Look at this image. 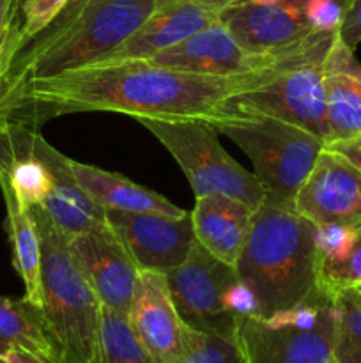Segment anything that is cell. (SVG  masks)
<instances>
[{
    "label": "cell",
    "instance_id": "cell-1",
    "mask_svg": "<svg viewBox=\"0 0 361 363\" xmlns=\"http://www.w3.org/2000/svg\"><path fill=\"white\" fill-rule=\"evenodd\" d=\"M280 73L283 71L207 77L151 60L96 62L9 89L0 101V123L38 128L66 113L110 112L137 121H204L216 130L232 117L223 112L227 99L260 87Z\"/></svg>",
    "mask_w": 361,
    "mask_h": 363
},
{
    "label": "cell",
    "instance_id": "cell-2",
    "mask_svg": "<svg viewBox=\"0 0 361 363\" xmlns=\"http://www.w3.org/2000/svg\"><path fill=\"white\" fill-rule=\"evenodd\" d=\"M234 269L253 293L258 319L304 303L319 293L315 225L294 206L265 199Z\"/></svg>",
    "mask_w": 361,
    "mask_h": 363
},
{
    "label": "cell",
    "instance_id": "cell-3",
    "mask_svg": "<svg viewBox=\"0 0 361 363\" xmlns=\"http://www.w3.org/2000/svg\"><path fill=\"white\" fill-rule=\"evenodd\" d=\"M41 238V312L59 363L103 362V305L42 206L30 208Z\"/></svg>",
    "mask_w": 361,
    "mask_h": 363
},
{
    "label": "cell",
    "instance_id": "cell-4",
    "mask_svg": "<svg viewBox=\"0 0 361 363\" xmlns=\"http://www.w3.org/2000/svg\"><path fill=\"white\" fill-rule=\"evenodd\" d=\"M216 131L251 160L268 201L289 206H294L301 184L326 147V142L310 131L260 113H232Z\"/></svg>",
    "mask_w": 361,
    "mask_h": 363
},
{
    "label": "cell",
    "instance_id": "cell-5",
    "mask_svg": "<svg viewBox=\"0 0 361 363\" xmlns=\"http://www.w3.org/2000/svg\"><path fill=\"white\" fill-rule=\"evenodd\" d=\"M156 2L158 0H94L62 35L6 78L4 94L23 82L55 77L105 59L138 30Z\"/></svg>",
    "mask_w": 361,
    "mask_h": 363
},
{
    "label": "cell",
    "instance_id": "cell-6",
    "mask_svg": "<svg viewBox=\"0 0 361 363\" xmlns=\"http://www.w3.org/2000/svg\"><path fill=\"white\" fill-rule=\"evenodd\" d=\"M173 156L186 174L195 197L222 194L239 199L253 209L268 199L253 172L241 167L216 138L218 131L204 121L138 119Z\"/></svg>",
    "mask_w": 361,
    "mask_h": 363
},
{
    "label": "cell",
    "instance_id": "cell-7",
    "mask_svg": "<svg viewBox=\"0 0 361 363\" xmlns=\"http://www.w3.org/2000/svg\"><path fill=\"white\" fill-rule=\"evenodd\" d=\"M227 113H260L310 131L329 145L324 60L292 67L223 103Z\"/></svg>",
    "mask_w": 361,
    "mask_h": 363
},
{
    "label": "cell",
    "instance_id": "cell-8",
    "mask_svg": "<svg viewBox=\"0 0 361 363\" xmlns=\"http://www.w3.org/2000/svg\"><path fill=\"white\" fill-rule=\"evenodd\" d=\"M236 279L234 266L216 259L198 241L186 261L166 273L172 300L184 325L227 339H236L241 321L223 303L227 287Z\"/></svg>",
    "mask_w": 361,
    "mask_h": 363
},
{
    "label": "cell",
    "instance_id": "cell-9",
    "mask_svg": "<svg viewBox=\"0 0 361 363\" xmlns=\"http://www.w3.org/2000/svg\"><path fill=\"white\" fill-rule=\"evenodd\" d=\"M294 208L314 225H345L361 230V167L326 145L301 184Z\"/></svg>",
    "mask_w": 361,
    "mask_h": 363
},
{
    "label": "cell",
    "instance_id": "cell-10",
    "mask_svg": "<svg viewBox=\"0 0 361 363\" xmlns=\"http://www.w3.org/2000/svg\"><path fill=\"white\" fill-rule=\"evenodd\" d=\"M67 247L103 307L130 314L140 272L108 222L76 234L67 240Z\"/></svg>",
    "mask_w": 361,
    "mask_h": 363
},
{
    "label": "cell",
    "instance_id": "cell-11",
    "mask_svg": "<svg viewBox=\"0 0 361 363\" xmlns=\"http://www.w3.org/2000/svg\"><path fill=\"white\" fill-rule=\"evenodd\" d=\"M105 216L133 257L138 272L166 275L186 261L197 241L191 213L168 216L106 209Z\"/></svg>",
    "mask_w": 361,
    "mask_h": 363
},
{
    "label": "cell",
    "instance_id": "cell-12",
    "mask_svg": "<svg viewBox=\"0 0 361 363\" xmlns=\"http://www.w3.org/2000/svg\"><path fill=\"white\" fill-rule=\"evenodd\" d=\"M335 301L311 328L275 326L258 318H244L237 342L244 363H328L335 346Z\"/></svg>",
    "mask_w": 361,
    "mask_h": 363
},
{
    "label": "cell",
    "instance_id": "cell-13",
    "mask_svg": "<svg viewBox=\"0 0 361 363\" xmlns=\"http://www.w3.org/2000/svg\"><path fill=\"white\" fill-rule=\"evenodd\" d=\"M127 321L158 363H173L184 351L188 326L177 312L165 273H138Z\"/></svg>",
    "mask_w": 361,
    "mask_h": 363
},
{
    "label": "cell",
    "instance_id": "cell-14",
    "mask_svg": "<svg viewBox=\"0 0 361 363\" xmlns=\"http://www.w3.org/2000/svg\"><path fill=\"white\" fill-rule=\"evenodd\" d=\"M219 20L251 52H268L317 34L310 25V0L243 4L222 11Z\"/></svg>",
    "mask_w": 361,
    "mask_h": 363
},
{
    "label": "cell",
    "instance_id": "cell-15",
    "mask_svg": "<svg viewBox=\"0 0 361 363\" xmlns=\"http://www.w3.org/2000/svg\"><path fill=\"white\" fill-rule=\"evenodd\" d=\"M216 20L219 11L202 0H158L138 30L98 62L149 60Z\"/></svg>",
    "mask_w": 361,
    "mask_h": 363
},
{
    "label": "cell",
    "instance_id": "cell-16",
    "mask_svg": "<svg viewBox=\"0 0 361 363\" xmlns=\"http://www.w3.org/2000/svg\"><path fill=\"white\" fill-rule=\"evenodd\" d=\"M25 126L28 145L38 152L48 165L53 176V186L42 208L52 218L53 225L59 229L66 240L76 234L85 233L91 227L103 223L106 220L105 209L76 183L69 169V158L48 144L39 133L38 128Z\"/></svg>",
    "mask_w": 361,
    "mask_h": 363
},
{
    "label": "cell",
    "instance_id": "cell-17",
    "mask_svg": "<svg viewBox=\"0 0 361 363\" xmlns=\"http://www.w3.org/2000/svg\"><path fill=\"white\" fill-rule=\"evenodd\" d=\"M335 39L324 60L329 147L361 140V64Z\"/></svg>",
    "mask_w": 361,
    "mask_h": 363
},
{
    "label": "cell",
    "instance_id": "cell-18",
    "mask_svg": "<svg viewBox=\"0 0 361 363\" xmlns=\"http://www.w3.org/2000/svg\"><path fill=\"white\" fill-rule=\"evenodd\" d=\"M255 209L239 199L222 194L195 197L191 211L195 240L216 259L236 266L246 243Z\"/></svg>",
    "mask_w": 361,
    "mask_h": 363
},
{
    "label": "cell",
    "instance_id": "cell-19",
    "mask_svg": "<svg viewBox=\"0 0 361 363\" xmlns=\"http://www.w3.org/2000/svg\"><path fill=\"white\" fill-rule=\"evenodd\" d=\"M69 169L76 183L101 206L103 209L124 213H159L168 216H184L188 211L172 204L168 199L149 188L133 183L120 174L108 172L94 165L69 158Z\"/></svg>",
    "mask_w": 361,
    "mask_h": 363
},
{
    "label": "cell",
    "instance_id": "cell-20",
    "mask_svg": "<svg viewBox=\"0 0 361 363\" xmlns=\"http://www.w3.org/2000/svg\"><path fill=\"white\" fill-rule=\"evenodd\" d=\"M0 191L6 204V229L13 247V266L25 286V300L41 305V238L30 208L21 204L0 174Z\"/></svg>",
    "mask_w": 361,
    "mask_h": 363
},
{
    "label": "cell",
    "instance_id": "cell-21",
    "mask_svg": "<svg viewBox=\"0 0 361 363\" xmlns=\"http://www.w3.org/2000/svg\"><path fill=\"white\" fill-rule=\"evenodd\" d=\"M9 350H25L59 363L46 335L41 312L25 298L0 296V357Z\"/></svg>",
    "mask_w": 361,
    "mask_h": 363
},
{
    "label": "cell",
    "instance_id": "cell-22",
    "mask_svg": "<svg viewBox=\"0 0 361 363\" xmlns=\"http://www.w3.org/2000/svg\"><path fill=\"white\" fill-rule=\"evenodd\" d=\"M333 301L336 308L333 358L336 363H361V291H340Z\"/></svg>",
    "mask_w": 361,
    "mask_h": 363
},
{
    "label": "cell",
    "instance_id": "cell-23",
    "mask_svg": "<svg viewBox=\"0 0 361 363\" xmlns=\"http://www.w3.org/2000/svg\"><path fill=\"white\" fill-rule=\"evenodd\" d=\"M101 337V363H158L134 335L127 315L103 307Z\"/></svg>",
    "mask_w": 361,
    "mask_h": 363
},
{
    "label": "cell",
    "instance_id": "cell-24",
    "mask_svg": "<svg viewBox=\"0 0 361 363\" xmlns=\"http://www.w3.org/2000/svg\"><path fill=\"white\" fill-rule=\"evenodd\" d=\"M92 2H94V0H67L66 6L60 9V13L57 14L39 34H35L34 38H30L27 43H23V45L16 50V53L11 57L6 69V78L9 77V74L16 73L18 69H21L25 64L30 62L35 55H39L46 46L52 45L59 35H62L64 32L81 16V13H84Z\"/></svg>",
    "mask_w": 361,
    "mask_h": 363
},
{
    "label": "cell",
    "instance_id": "cell-25",
    "mask_svg": "<svg viewBox=\"0 0 361 363\" xmlns=\"http://www.w3.org/2000/svg\"><path fill=\"white\" fill-rule=\"evenodd\" d=\"M173 363H244L237 339L197 332L188 326L184 351Z\"/></svg>",
    "mask_w": 361,
    "mask_h": 363
},
{
    "label": "cell",
    "instance_id": "cell-26",
    "mask_svg": "<svg viewBox=\"0 0 361 363\" xmlns=\"http://www.w3.org/2000/svg\"><path fill=\"white\" fill-rule=\"evenodd\" d=\"M67 0H20V20L14 18L7 46V64L23 43L42 30L57 14L60 13Z\"/></svg>",
    "mask_w": 361,
    "mask_h": 363
},
{
    "label": "cell",
    "instance_id": "cell-27",
    "mask_svg": "<svg viewBox=\"0 0 361 363\" xmlns=\"http://www.w3.org/2000/svg\"><path fill=\"white\" fill-rule=\"evenodd\" d=\"M361 286V230L343 257L319 261V289L329 298Z\"/></svg>",
    "mask_w": 361,
    "mask_h": 363
},
{
    "label": "cell",
    "instance_id": "cell-28",
    "mask_svg": "<svg viewBox=\"0 0 361 363\" xmlns=\"http://www.w3.org/2000/svg\"><path fill=\"white\" fill-rule=\"evenodd\" d=\"M360 230L345 225H315V247L319 261L340 259L349 252Z\"/></svg>",
    "mask_w": 361,
    "mask_h": 363
},
{
    "label": "cell",
    "instance_id": "cell-29",
    "mask_svg": "<svg viewBox=\"0 0 361 363\" xmlns=\"http://www.w3.org/2000/svg\"><path fill=\"white\" fill-rule=\"evenodd\" d=\"M223 303L234 318H258L257 300H255L253 293L248 289L246 284L241 282L239 279H236L227 287L225 294H223Z\"/></svg>",
    "mask_w": 361,
    "mask_h": 363
},
{
    "label": "cell",
    "instance_id": "cell-30",
    "mask_svg": "<svg viewBox=\"0 0 361 363\" xmlns=\"http://www.w3.org/2000/svg\"><path fill=\"white\" fill-rule=\"evenodd\" d=\"M338 38L350 50H354L361 43V0H350L338 28Z\"/></svg>",
    "mask_w": 361,
    "mask_h": 363
},
{
    "label": "cell",
    "instance_id": "cell-31",
    "mask_svg": "<svg viewBox=\"0 0 361 363\" xmlns=\"http://www.w3.org/2000/svg\"><path fill=\"white\" fill-rule=\"evenodd\" d=\"M18 13V0H0V41L11 30Z\"/></svg>",
    "mask_w": 361,
    "mask_h": 363
},
{
    "label": "cell",
    "instance_id": "cell-32",
    "mask_svg": "<svg viewBox=\"0 0 361 363\" xmlns=\"http://www.w3.org/2000/svg\"><path fill=\"white\" fill-rule=\"evenodd\" d=\"M2 363H53L50 360H45L39 354L30 353V351L25 350H9L0 357Z\"/></svg>",
    "mask_w": 361,
    "mask_h": 363
},
{
    "label": "cell",
    "instance_id": "cell-33",
    "mask_svg": "<svg viewBox=\"0 0 361 363\" xmlns=\"http://www.w3.org/2000/svg\"><path fill=\"white\" fill-rule=\"evenodd\" d=\"M202 2L214 7V9L219 11V14H222V11L229 9V7H234V6H243V4H269V2H275V0H202Z\"/></svg>",
    "mask_w": 361,
    "mask_h": 363
},
{
    "label": "cell",
    "instance_id": "cell-34",
    "mask_svg": "<svg viewBox=\"0 0 361 363\" xmlns=\"http://www.w3.org/2000/svg\"><path fill=\"white\" fill-rule=\"evenodd\" d=\"M13 27V25H11ZM9 34L7 32L6 38L0 41V101H2L4 96V82H6V69H7V46H9Z\"/></svg>",
    "mask_w": 361,
    "mask_h": 363
},
{
    "label": "cell",
    "instance_id": "cell-35",
    "mask_svg": "<svg viewBox=\"0 0 361 363\" xmlns=\"http://www.w3.org/2000/svg\"><path fill=\"white\" fill-rule=\"evenodd\" d=\"M333 149H338V151H342L343 155L349 156L354 163H357V165L361 167V140L350 142V144H343V145H335Z\"/></svg>",
    "mask_w": 361,
    "mask_h": 363
},
{
    "label": "cell",
    "instance_id": "cell-36",
    "mask_svg": "<svg viewBox=\"0 0 361 363\" xmlns=\"http://www.w3.org/2000/svg\"><path fill=\"white\" fill-rule=\"evenodd\" d=\"M328 363H336V360H335V358H331V360H329Z\"/></svg>",
    "mask_w": 361,
    "mask_h": 363
},
{
    "label": "cell",
    "instance_id": "cell-37",
    "mask_svg": "<svg viewBox=\"0 0 361 363\" xmlns=\"http://www.w3.org/2000/svg\"><path fill=\"white\" fill-rule=\"evenodd\" d=\"M18 6H20V0H18Z\"/></svg>",
    "mask_w": 361,
    "mask_h": 363
},
{
    "label": "cell",
    "instance_id": "cell-38",
    "mask_svg": "<svg viewBox=\"0 0 361 363\" xmlns=\"http://www.w3.org/2000/svg\"><path fill=\"white\" fill-rule=\"evenodd\" d=\"M357 289H360V291H361V286H360V287H357Z\"/></svg>",
    "mask_w": 361,
    "mask_h": 363
},
{
    "label": "cell",
    "instance_id": "cell-39",
    "mask_svg": "<svg viewBox=\"0 0 361 363\" xmlns=\"http://www.w3.org/2000/svg\"><path fill=\"white\" fill-rule=\"evenodd\" d=\"M0 363H2V362H0Z\"/></svg>",
    "mask_w": 361,
    "mask_h": 363
}]
</instances>
